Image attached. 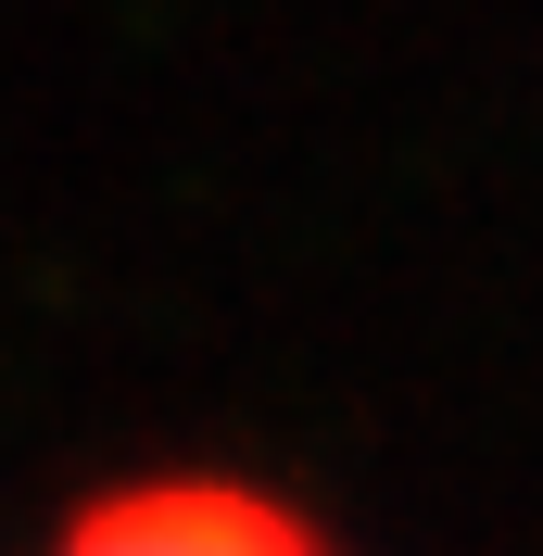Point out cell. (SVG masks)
<instances>
[{"mask_svg":"<svg viewBox=\"0 0 543 556\" xmlns=\"http://www.w3.org/2000/svg\"><path fill=\"white\" fill-rule=\"evenodd\" d=\"M64 556H329V544L253 493H127L102 519H76Z\"/></svg>","mask_w":543,"mask_h":556,"instance_id":"6da1fadb","label":"cell"}]
</instances>
